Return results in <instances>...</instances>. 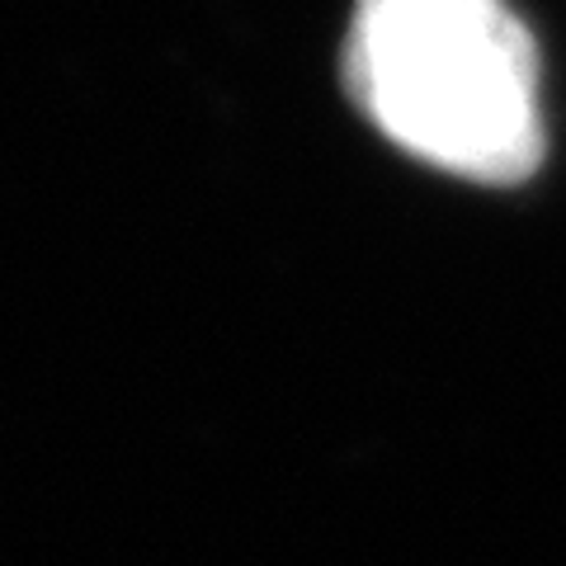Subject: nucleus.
Listing matches in <instances>:
<instances>
[{"instance_id":"obj_1","label":"nucleus","mask_w":566,"mask_h":566,"mask_svg":"<svg viewBox=\"0 0 566 566\" xmlns=\"http://www.w3.org/2000/svg\"><path fill=\"white\" fill-rule=\"evenodd\" d=\"M345 85L416 161L472 185H520L543 161V85L505 0H354Z\"/></svg>"}]
</instances>
